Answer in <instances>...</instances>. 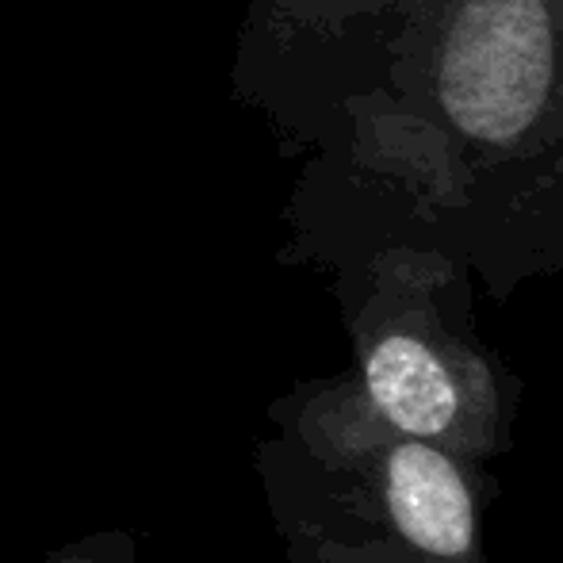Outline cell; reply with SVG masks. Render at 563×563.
Returning a JSON list of instances; mask_svg holds the SVG:
<instances>
[{
	"mask_svg": "<svg viewBox=\"0 0 563 563\" xmlns=\"http://www.w3.org/2000/svg\"><path fill=\"white\" fill-rule=\"evenodd\" d=\"M368 395L399 430L415 438L441 433L456 415V391L441 361L415 338L391 334L368 356Z\"/></svg>",
	"mask_w": 563,
	"mask_h": 563,
	"instance_id": "cell-3",
	"label": "cell"
},
{
	"mask_svg": "<svg viewBox=\"0 0 563 563\" xmlns=\"http://www.w3.org/2000/svg\"><path fill=\"white\" fill-rule=\"evenodd\" d=\"M549 15L541 0H467L441 69V97L467 134L503 142L529 126L549 89Z\"/></svg>",
	"mask_w": 563,
	"mask_h": 563,
	"instance_id": "cell-1",
	"label": "cell"
},
{
	"mask_svg": "<svg viewBox=\"0 0 563 563\" xmlns=\"http://www.w3.org/2000/svg\"><path fill=\"white\" fill-rule=\"evenodd\" d=\"M139 560V537L131 529H104V533L77 537L58 544L38 563H134Z\"/></svg>",
	"mask_w": 563,
	"mask_h": 563,
	"instance_id": "cell-4",
	"label": "cell"
},
{
	"mask_svg": "<svg viewBox=\"0 0 563 563\" xmlns=\"http://www.w3.org/2000/svg\"><path fill=\"white\" fill-rule=\"evenodd\" d=\"M387 503L395 526L433 556H460L472 544V498L438 449L418 441L395 449L387 467Z\"/></svg>",
	"mask_w": 563,
	"mask_h": 563,
	"instance_id": "cell-2",
	"label": "cell"
}]
</instances>
